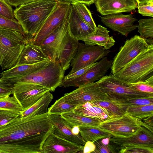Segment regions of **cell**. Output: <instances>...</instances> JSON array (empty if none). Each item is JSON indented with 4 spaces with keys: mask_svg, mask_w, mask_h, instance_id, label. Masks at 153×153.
Masks as SVG:
<instances>
[{
    "mask_svg": "<svg viewBox=\"0 0 153 153\" xmlns=\"http://www.w3.org/2000/svg\"><path fill=\"white\" fill-rule=\"evenodd\" d=\"M58 1L36 0L20 5L14 10L15 18L24 31L27 43L38 31Z\"/></svg>",
    "mask_w": 153,
    "mask_h": 153,
    "instance_id": "obj_2",
    "label": "cell"
},
{
    "mask_svg": "<svg viewBox=\"0 0 153 153\" xmlns=\"http://www.w3.org/2000/svg\"><path fill=\"white\" fill-rule=\"evenodd\" d=\"M149 0H136L137 4L140 3H145Z\"/></svg>",
    "mask_w": 153,
    "mask_h": 153,
    "instance_id": "obj_51",
    "label": "cell"
},
{
    "mask_svg": "<svg viewBox=\"0 0 153 153\" xmlns=\"http://www.w3.org/2000/svg\"><path fill=\"white\" fill-rule=\"evenodd\" d=\"M0 110L14 112L20 115L22 111L21 106L14 96L0 98Z\"/></svg>",
    "mask_w": 153,
    "mask_h": 153,
    "instance_id": "obj_33",
    "label": "cell"
},
{
    "mask_svg": "<svg viewBox=\"0 0 153 153\" xmlns=\"http://www.w3.org/2000/svg\"><path fill=\"white\" fill-rule=\"evenodd\" d=\"M73 111L84 116L98 118L103 121L113 117L105 109L94 105L91 102L77 106Z\"/></svg>",
    "mask_w": 153,
    "mask_h": 153,
    "instance_id": "obj_26",
    "label": "cell"
},
{
    "mask_svg": "<svg viewBox=\"0 0 153 153\" xmlns=\"http://www.w3.org/2000/svg\"><path fill=\"white\" fill-rule=\"evenodd\" d=\"M49 119L53 125L51 132L56 136L80 146H84L85 142L81 134L76 135L72 132L73 126L60 114L49 115Z\"/></svg>",
    "mask_w": 153,
    "mask_h": 153,
    "instance_id": "obj_20",
    "label": "cell"
},
{
    "mask_svg": "<svg viewBox=\"0 0 153 153\" xmlns=\"http://www.w3.org/2000/svg\"><path fill=\"white\" fill-rule=\"evenodd\" d=\"M131 88L140 92L153 94V76L147 79L128 84Z\"/></svg>",
    "mask_w": 153,
    "mask_h": 153,
    "instance_id": "obj_37",
    "label": "cell"
},
{
    "mask_svg": "<svg viewBox=\"0 0 153 153\" xmlns=\"http://www.w3.org/2000/svg\"><path fill=\"white\" fill-rule=\"evenodd\" d=\"M120 153H153V148L139 145H128L120 148Z\"/></svg>",
    "mask_w": 153,
    "mask_h": 153,
    "instance_id": "obj_39",
    "label": "cell"
},
{
    "mask_svg": "<svg viewBox=\"0 0 153 153\" xmlns=\"http://www.w3.org/2000/svg\"><path fill=\"white\" fill-rule=\"evenodd\" d=\"M96 146L94 142L88 141L86 142L83 147V153H93Z\"/></svg>",
    "mask_w": 153,
    "mask_h": 153,
    "instance_id": "obj_47",
    "label": "cell"
},
{
    "mask_svg": "<svg viewBox=\"0 0 153 153\" xmlns=\"http://www.w3.org/2000/svg\"><path fill=\"white\" fill-rule=\"evenodd\" d=\"M76 10L87 24L94 31L97 26L92 17L90 11L85 4L80 3H72Z\"/></svg>",
    "mask_w": 153,
    "mask_h": 153,
    "instance_id": "obj_35",
    "label": "cell"
},
{
    "mask_svg": "<svg viewBox=\"0 0 153 153\" xmlns=\"http://www.w3.org/2000/svg\"><path fill=\"white\" fill-rule=\"evenodd\" d=\"M99 140L94 142L96 148L93 153H114L117 152L116 150V148L110 143V144L109 143L108 144L105 145Z\"/></svg>",
    "mask_w": 153,
    "mask_h": 153,
    "instance_id": "obj_40",
    "label": "cell"
},
{
    "mask_svg": "<svg viewBox=\"0 0 153 153\" xmlns=\"http://www.w3.org/2000/svg\"><path fill=\"white\" fill-rule=\"evenodd\" d=\"M137 8L138 13L142 16L153 17V0L139 4Z\"/></svg>",
    "mask_w": 153,
    "mask_h": 153,
    "instance_id": "obj_41",
    "label": "cell"
},
{
    "mask_svg": "<svg viewBox=\"0 0 153 153\" xmlns=\"http://www.w3.org/2000/svg\"><path fill=\"white\" fill-rule=\"evenodd\" d=\"M48 112L34 116H20L0 128V144L51 132L53 125Z\"/></svg>",
    "mask_w": 153,
    "mask_h": 153,
    "instance_id": "obj_1",
    "label": "cell"
},
{
    "mask_svg": "<svg viewBox=\"0 0 153 153\" xmlns=\"http://www.w3.org/2000/svg\"><path fill=\"white\" fill-rule=\"evenodd\" d=\"M10 6L16 8L20 5L38 0H3Z\"/></svg>",
    "mask_w": 153,
    "mask_h": 153,
    "instance_id": "obj_46",
    "label": "cell"
},
{
    "mask_svg": "<svg viewBox=\"0 0 153 153\" xmlns=\"http://www.w3.org/2000/svg\"><path fill=\"white\" fill-rule=\"evenodd\" d=\"M110 137H108L102 139L101 142L104 144L108 145L109 143V138Z\"/></svg>",
    "mask_w": 153,
    "mask_h": 153,
    "instance_id": "obj_50",
    "label": "cell"
},
{
    "mask_svg": "<svg viewBox=\"0 0 153 153\" xmlns=\"http://www.w3.org/2000/svg\"><path fill=\"white\" fill-rule=\"evenodd\" d=\"M65 71L58 61L32 73L10 81L15 83H26L40 85L54 91L60 85L65 76Z\"/></svg>",
    "mask_w": 153,
    "mask_h": 153,
    "instance_id": "obj_5",
    "label": "cell"
},
{
    "mask_svg": "<svg viewBox=\"0 0 153 153\" xmlns=\"http://www.w3.org/2000/svg\"><path fill=\"white\" fill-rule=\"evenodd\" d=\"M13 84L10 82L0 79V98L10 96L12 94Z\"/></svg>",
    "mask_w": 153,
    "mask_h": 153,
    "instance_id": "obj_44",
    "label": "cell"
},
{
    "mask_svg": "<svg viewBox=\"0 0 153 153\" xmlns=\"http://www.w3.org/2000/svg\"><path fill=\"white\" fill-rule=\"evenodd\" d=\"M110 101L123 109L129 107L153 105V97L123 99Z\"/></svg>",
    "mask_w": 153,
    "mask_h": 153,
    "instance_id": "obj_31",
    "label": "cell"
},
{
    "mask_svg": "<svg viewBox=\"0 0 153 153\" xmlns=\"http://www.w3.org/2000/svg\"><path fill=\"white\" fill-rule=\"evenodd\" d=\"M27 43V37L25 34L0 27V71L16 66Z\"/></svg>",
    "mask_w": 153,
    "mask_h": 153,
    "instance_id": "obj_4",
    "label": "cell"
},
{
    "mask_svg": "<svg viewBox=\"0 0 153 153\" xmlns=\"http://www.w3.org/2000/svg\"><path fill=\"white\" fill-rule=\"evenodd\" d=\"M49 133L1 144L0 153H41L42 144Z\"/></svg>",
    "mask_w": 153,
    "mask_h": 153,
    "instance_id": "obj_12",
    "label": "cell"
},
{
    "mask_svg": "<svg viewBox=\"0 0 153 153\" xmlns=\"http://www.w3.org/2000/svg\"><path fill=\"white\" fill-rule=\"evenodd\" d=\"M63 96L66 102L76 106L88 102L110 100L97 82L80 86Z\"/></svg>",
    "mask_w": 153,
    "mask_h": 153,
    "instance_id": "obj_11",
    "label": "cell"
},
{
    "mask_svg": "<svg viewBox=\"0 0 153 153\" xmlns=\"http://www.w3.org/2000/svg\"><path fill=\"white\" fill-rule=\"evenodd\" d=\"M112 75L128 85L144 81L153 76V45Z\"/></svg>",
    "mask_w": 153,
    "mask_h": 153,
    "instance_id": "obj_3",
    "label": "cell"
},
{
    "mask_svg": "<svg viewBox=\"0 0 153 153\" xmlns=\"http://www.w3.org/2000/svg\"><path fill=\"white\" fill-rule=\"evenodd\" d=\"M109 32L107 28L99 25L91 33L77 39L79 41H83L85 44L101 46L106 50H109L115 42L113 36H109Z\"/></svg>",
    "mask_w": 153,
    "mask_h": 153,
    "instance_id": "obj_22",
    "label": "cell"
},
{
    "mask_svg": "<svg viewBox=\"0 0 153 153\" xmlns=\"http://www.w3.org/2000/svg\"><path fill=\"white\" fill-rule=\"evenodd\" d=\"M12 94L17 100L22 111L33 105L50 89L35 84L26 83L13 84Z\"/></svg>",
    "mask_w": 153,
    "mask_h": 153,
    "instance_id": "obj_13",
    "label": "cell"
},
{
    "mask_svg": "<svg viewBox=\"0 0 153 153\" xmlns=\"http://www.w3.org/2000/svg\"><path fill=\"white\" fill-rule=\"evenodd\" d=\"M68 26V18L46 38L40 46L48 58L52 62L57 61L58 49Z\"/></svg>",
    "mask_w": 153,
    "mask_h": 153,
    "instance_id": "obj_18",
    "label": "cell"
},
{
    "mask_svg": "<svg viewBox=\"0 0 153 153\" xmlns=\"http://www.w3.org/2000/svg\"><path fill=\"white\" fill-rule=\"evenodd\" d=\"M0 15L11 20H16L12 6L3 0H0Z\"/></svg>",
    "mask_w": 153,
    "mask_h": 153,
    "instance_id": "obj_43",
    "label": "cell"
},
{
    "mask_svg": "<svg viewBox=\"0 0 153 153\" xmlns=\"http://www.w3.org/2000/svg\"><path fill=\"white\" fill-rule=\"evenodd\" d=\"M97 82L110 100L153 97V94L137 91L115 77L111 73L104 76Z\"/></svg>",
    "mask_w": 153,
    "mask_h": 153,
    "instance_id": "obj_7",
    "label": "cell"
},
{
    "mask_svg": "<svg viewBox=\"0 0 153 153\" xmlns=\"http://www.w3.org/2000/svg\"><path fill=\"white\" fill-rule=\"evenodd\" d=\"M97 62L90 64L85 68L80 69L73 73L68 74L64 76L62 82L71 80L80 76L94 65Z\"/></svg>",
    "mask_w": 153,
    "mask_h": 153,
    "instance_id": "obj_45",
    "label": "cell"
},
{
    "mask_svg": "<svg viewBox=\"0 0 153 153\" xmlns=\"http://www.w3.org/2000/svg\"><path fill=\"white\" fill-rule=\"evenodd\" d=\"M110 52L109 50L101 46L79 43L77 53L71 63L72 69L68 74L97 62L108 55Z\"/></svg>",
    "mask_w": 153,
    "mask_h": 153,
    "instance_id": "obj_10",
    "label": "cell"
},
{
    "mask_svg": "<svg viewBox=\"0 0 153 153\" xmlns=\"http://www.w3.org/2000/svg\"><path fill=\"white\" fill-rule=\"evenodd\" d=\"M142 126L152 131V128L144 123L126 112L122 115L106 119L98 127L113 136L126 137L134 134Z\"/></svg>",
    "mask_w": 153,
    "mask_h": 153,
    "instance_id": "obj_6",
    "label": "cell"
},
{
    "mask_svg": "<svg viewBox=\"0 0 153 153\" xmlns=\"http://www.w3.org/2000/svg\"><path fill=\"white\" fill-rule=\"evenodd\" d=\"M123 110L132 117L142 121L153 116V105L128 107Z\"/></svg>",
    "mask_w": 153,
    "mask_h": 153,
    "instance_id": "obj_30",
    "label": "cell"
},
{
    "mask_svg": "<svg viewBox=\"0 0 153 153\" xmlns=\"http://www.w3.org/2000/svg\"><path fill=\"white\" fill-rule=\"evenodd\" d=\"M48 59L40 46L29 42L22 51L16 66L36 63Z\"/></svg>",
    "mask_w": 153,
    "mask_h": 153,
    "instance_id": "obj_25",
    "label": "cell"
},
{
    "mask_svg": "<svg viewBox=\"0 0 153 153\" xmlns=\"http://www.w3.org/2000/svg\"><path fill=\"white\" fill-rule=\"evenodd\" d=\"M79 41L73 35L68 26L59 48L57 59L65 71L69 68L71 62L77 53Z\"/></svg>",
    "mask_w": 153,
    "mask_h": 153,
    "instance_id": "obj_17",
    "label": "cell"
},
{
    "mask_svg": "<svg viewBox=\"0 0 153 153\" xmlns=\"http://www.w3.org/2000/svg\"><path fill=\"white\" fill-rule=\"evenodd\" d=\"M71 6L70 3L58 1L38 31L28 42L40 46L50 34L68 19Z\"/></svg>",
    "mask_w": 153,
    "mask_h": 153,
    "instance_id": "obj_9",
    "label": "cell"
},
{
    "mask_svg": "<svg viewBox=\"0 0 153 153\" xmlns=\"http://www.w3.org/2000/svg\"><path fill=\"white\" fill-rule=\"evenodd\" d=\"M76 106L67 102L62 96L56 101L54 103L48 108L49 114H60L73 111Z\"/></svg>",
    "mask_w": 153,
    "mask_h": 153,
    "instance_id": "obj_32",
    "label": "cell"
},
{
    "mask_svg": "<svg viewBox=\"0 0 153 153\" xmlns=\"http://www.w3.org/2000/svg\"><path fill=\"white\" fill-rule=\"evenodd\" d=\"M72 132L74 134L78 135L80 134L79 126H73L72 128Z\"/></svg>",
    "mask_w": 153,
    "mask_h": 153,
    "instance_id": "obj_49",
    "label": "cell"
},
{
    "mask_svg": "<svg viewBox=\"0 0 153 153\" xmlns=\"http://www.w3.org/2000/svg\"><path fill=\"white\" fill-rule=\"evenodd\" d=\"M152 45L149 44L146 39L138 35L126 40L114 58L111 68V73L115 74Z\"/></svg>",
    "mask_w": 153,
    "mask_h": 153,
    "instance_id": "obj_8",
    "label": "cell"
},
{
    "mask_svg": "<svg viewBox=\"0 0 153 153\" xmlns=\"http://www.w3.org/2000/svg\"></svg>",
    "mask_w": 153,
    "mask_h": 153,
    "instance_id": "obj_52",
    "label": "cell"
},
{
    "mask_svg": "<svg viewBox=\"0 0 153 153\" xmlns=\"http://www.w3.org/2000/svg\"><path fill=\"white\" fill-rule=\"evenodd\" d=\"M112 62L113 60H109L107 57H104L80 76L71 80L62 82L59 87H78L86 84L96 82L105 76L111 68Z\"/></svg>",
    "mask_w": 153,
    "mask_h": 153,
    "instance_id": "obj_14",
    "label": "cell"
},
{
    "mask_svg": "<svg viewBox=\"0 0 153 153\" xmlns=\"http://www.w3.org/2000/svg\"><path fill=\"white\" fill-rule=\"evenodd\" d=\"M53 99L52 94L50 91H48L33 105L22 111L20 116L22 117L34 116L47 113L48 105Z\"/></svg>",
    "mask_w": 153,
    "mask_h": 153,
    "instance_id": "obj_27",
    "label": "cell"
},
{
    "mask_svg": "<svg viewBox=\"0 0 153 153\" xmlns=\"http://www.w3.org/2000/svg\"><path fill=\"white\" fill-rule=\"evenodd\" d=\"M80 133L84 140L94 142L96 140L113 136L111 134L102 130L98 126H79Z\"/></svg>",
    "mask_w": 153,
    "mask_h": 153,
    "instance_id": "obj_29",
    "label": "cell"
},
{
    "mask_svg": "<svg viewBox=\"0 0 153 153\" xmlns=\"http://www.w3.org/2000/svg\"><path fill=\"white\" fill-rule=\"evenodd\" d=\"M95 0H58L61 1H64L72 3H80L90 5L94 3Z\"/></svg>",
    "mask_w": 153,
    "mask_h": 153,
    "instance_id": "obj_48",
    "label": "cell"
},
{
    "mask_svg": "<svg viewBox=\"0 0 153 153\" xmlns=\"http://www.w3.org/2000/svg\"><path fill=\"white\" fill-rule=\"evenodd\" d=\"M99 16L101 22L106 26L125 36L137 28V25L134 23L137 19L132 14L120 13Z\"/></svg>",
    "mask_w": 153,
    "mask_h": 153,
    "instance_id": "obj_15",
    "label": "cell"
},
{
    "mask_svg": "<svg viewBox=\"0 0 153 153\" xmlns=\"http://www.w3.org/2000/svg\"><path fill=\"white\" fill-rule=\"evenodd\" d=\"M91 102L94 105L104 108L109 112L113 117L121 116L126 113L123 109L110 100Z\"/></svg>",
    "mask_w": 153,
    "mask_h": 153,
    "instance_id": "obj_36",
    "label": "cell"
},
{
    "mask_svg": "<svg viewBox=\"0 0 153 153\" xmlns=\"http://www.w3.org/2000/svg\"><path fill=\"white\" fill-rule=\"evenodd\" d=\"M83 147L60 138L50 132L42 144L41 153H83Z\"/></svg>",
    "mask_w": 153,
    "mask_h": 153,
    "instance_id": "obj_19",
    "label": "cell"
},
{
    "mask_svg": "<svg viewBox=\"0 0 153 153\" xmlns=\"http://www.w3.org/2000/svg\"><path fill=\"white\" fill-rule=\"evenodd\" d=\"M52 62L48 59L36 63L15 66L2 71L1 74L0 79L10 81L35 72Z\"/></svg>",
    "mask_w": 153,
    "mask_h": 153,
    "instance_id": "obj_23",
    "label": "cell"
},
{
    "mask_svg": "<svg viewBox=\"0 0 153 153\" xmlns=\"http://www.w3.org/2000/svg\"><path fill=\"white\" fill-rule=\"evenodd\" d=\"M20 116L19 114L14 112L6 110H0V128Z\"/></svg>",
    "mask_w": 153,
    "mask_h": 153,
    "instance_id": "obj_42",
    "label": "cell"
},
{
    "mask_svg": "<svg viewBox=\"0 0 153 153\" xmlns=\"http://www.w3.org/2000/svg\"><path fill=\"white\" fill-rule=\"evenodd\" d=\"M94 3L102 16L130 12L137 7L136 0H95Z\"/></svg>",
    "mask_w": 153,
    "mask_h": 153,
    "instance_id": "obj_21",
    "label": "cell"
},
{
    "mask_svg": "<svg viewBox=\"0 0 153 153\" xmlns=\"http://www.w3.org/2000/svg\"><path fill=\"white\" fill-rule=\"evenodd\" d=\"M61 116L72 126L97 127L103 120L97 118L84 116L73 111L61 114Z\"/></svg>",
    "mask_w": 153,
    "mask_h": 153,
    "instance_id": "obj_28",
    "label": "cell"
},
{
    "mask_svg": "<svg viewBox=\"0 0 153 153\" xmlns=\"http://www.w3.org/2000/svg\"><path fill=\"white\" fill-rule=\"evenodd\" d=\"M0 27L16 30L25 35L22 26L17 20H10L1 15H0Z\"/></svg>",
    "mask_w": 153,
    "mask_h": 153,
    "instance_id": "obj_38",
    "label": "cell"
},
{
    "mask_svg": "<svg viewBox=\"0 0 153 153\" xmlns=\"http://www.w3.org/2000/svg\"><path fill=\"white\" fill-rule=\"evenodd\" d=\"M68 21L69 28L73 35L76 38L85 36L94 31L83 19L71 4Z\"/></svg>",
    "mask_w": 153,
    "mask_h": 153,
    "instance_id": "obj_24",
    "label": "cell"
},
{
    "mask_svg": "<svg viewBox=\"0 0 153 153\" xmlns=\"http://www.w3.org/2000/svg\"><path fill=\"white\" fill-rule=\"evenodd\" d=\"M109 142L117 149L128 145H139L153 148V132L142 126L135 133L129 136L110 137Z\"/></svg>",
    "mask_w": 153,
    "mask_h": 153,
    "instance_id": "obj_16",
    "label": "cell"
},
{
    "mask_svg": "<svg viewBox=\"0 0 153 153\" xmlns=\"http://www.w3.org/2000/svg\"><path fill=\"white\" fill-rule=\"evenodd\" d=\"M138 32L145 39L153 38V18L141 19L138 21Z\"/></svg>",
    "mask_w": 153,
    "mask_h": 153,
    "instance_id": "obj_34",
    "label": "cell"
}]
</instances>
